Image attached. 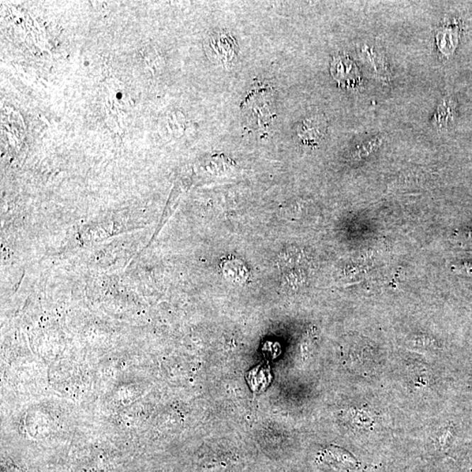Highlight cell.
Returning a JSON list of instances; mask_svg holds the SVG:
<instances>
[{
  "instance_id": "cell-3",
  "label": "cell",
  "mask_w": 472,
  "mask_h": 472,
  "mask_svg": "<svg viewBox=\"0 0 472 472\" xmlns=\"http://www.w3.org/2000/svg\"><path fill=\"white\" fill-rule=\"evenodd\" d=\"M458 118V101L454 96L442 97L430 119V125L438 133H444L454 126Z\"/></svg>"
},
{
  "instance_id": "cell-6",
  "label": "cell",
  "mask_w": 472,
  "mask_h": 472,
  "mask_svg": "<svg viewBox=\"0 0 472 472\" xmlns=\"http://www.w3.org/2000/svg\"><path fill=\"white\" fill-rule=\"evenodd\" d=\"M208 47L212 57L225 66L230 64L237 54L235 40L227 33L212 36L209 40Z\"/></svg>"
},
{
  "instance_id": "cell-7",
  "label": "cell",
  "mask_w": 472,
  "mask_h": 472,
  "mask_svg": "<svg viewBox=\"0 0 472 472\" xmlns=\"http://www.w3.org/2000/svg\"><path fill=\"white\" fill-rule=\"evenodd\" d=\"M246 379L251 390L254 393L264 392L272 381L271 367L268 362H262L251 369L247 373Z\"/></svg>"
},
{
  "instance_id": "cell-5",
  "label": "cell",
  "mask_w": 472,
  "mask_h": 472,
  "mask_svg": "<svg viewBox=\"0 0 472 472\" xmlns=\"http://www.w3.org/2000/svg\"><path fill=\"white\" fill-rule=\"evenodd\" d=\"M327 123L324 117L315 116L303 120L299 123L298 136L302 143L308 146H315L320 143L327 133Z\"/></svg>"
},
{
  "instance_id": "cell-4",
  "label": "cell",
  "mask_w": 472,
  "mask_h": 472,
  "mask_svg": "<svg viewBox=\"0 0 472 472\" xmlns=\"http://www.w3.org/2000/svg\"><path fill=\"white\" fill-rule=\"evenodd\" d=\"M459 40L460 29L458 25L444 24L439 26L434 35V43L441 58H451L459 46Z\"/></svg>"
},
{
  "instance_id": "cell-8",
  "label": "cell",
  "mask_w": 472,
  "mask_h": 472,
  "mask_svg": "<svg viewBox=\"0 0 472 472\" xmlns=\"http://www.w3.org/2000/svg\"><path fill=\"white\" fill-rule=\"evenodd\" d=\"M386 140H387V135L384 133L374 135L369 140L362 142L361 144L355 146L351 153V159L357 162V161L366 159L373 153L379 151L382 145H384Z\"/></svg>"
},
{
  "instance_id": "cell-9",
  "label": "cell",
  "mask_w": 472,
  "mask_h": 472,
  "mask_svg": "<svg viewBox=\"0 0 472 472\" xmlns=\"http://www.w3.org/2000/svg\"><path fill=\"white\" fill-rule=\"evenodd\" d=\"M223 269L224 275L233 282L243 283L248 279V269L241 262L236 259H230V258L226 262H223Z\"/></svg>"
},
{
  "instance_id": "cell-2",
  "label": "cell",
  "mask_w": 472,
  "mask_h": 472,
  "mask_svg": "<svg viewBox=\"0 0 472 472\" xmlns=\"http://www.w3.org/2000/svg\"><path fill=\"white\" fill-rule=\"evenodd\" d=\"M331 73L335 80L344 89L356 91L364 84L359 67L354 60L347 55H339L332 59Z\"/></svg>"
},
{
  "instance_id": "cell-1",
  "label": "cell",
  "mask_w": 472,
  "mask_h": 472,
  "mask_svg": "<svg viewBox=\"0 0 472 472\" xmlns=\"http://www.w3.org/2000/svg\"><path fill=\"white\" fill-rule=\"evenodd\" d=\"M357 54L361 65L367 73L382 85L388 86L393 82V71L384 50L377 44L361 43L357 47Z\"/></svg>"
}]
</instances>
